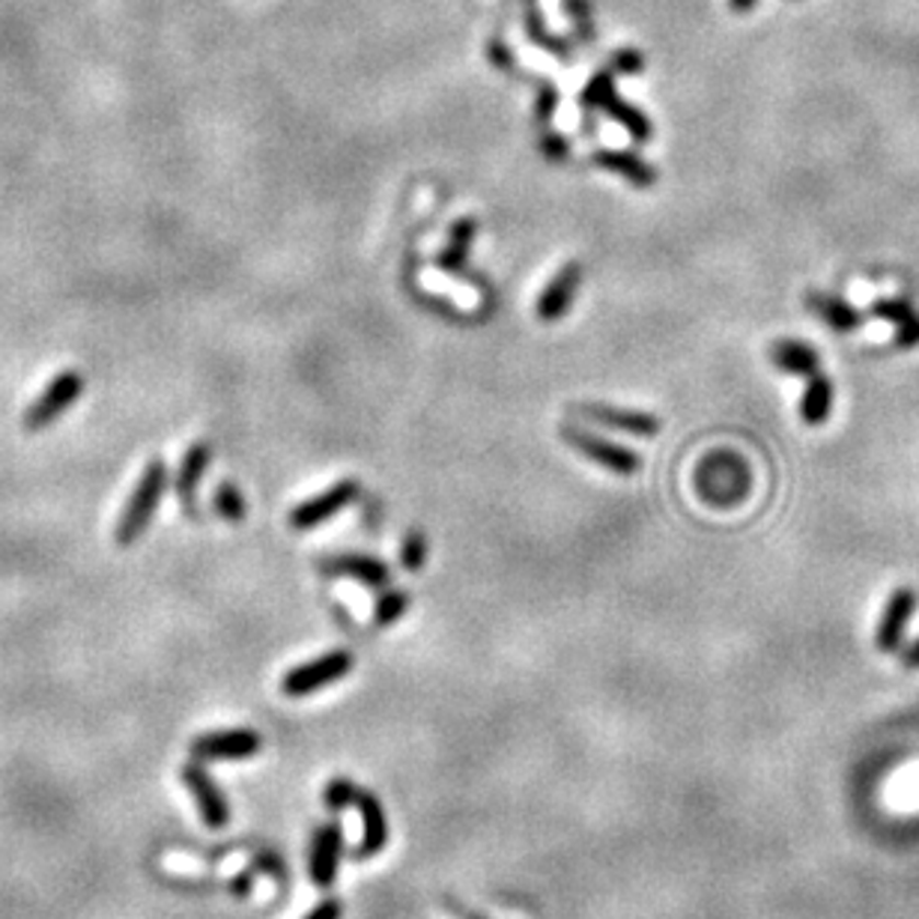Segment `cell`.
<instances>
[{"instance_id": "obj_1", "label": "cell", "mask_w": 919, "mask_h": 919, "mask_svg": "<svg viewBox=\"0 0 919 919\" xmlns=\"http://www.w3.org/2000/svg\"><path fill=\"white\" fill-rule=\"evenodd\" d=\"M696 490L711 508H735L753 490L749 463L737 451H714L696 466Z\"/></svg>"}, {"instance_id": "obj_2", "label": "cell", "mask_w": 919, "mask_h": 919, "mask_svg": "<svg viewBox=\"0 0 919 919\" xmlns=\"http://www.w3.org/2000/svg\"><path fill=\"white\" fill-rule=\"evenodd\" d=\"M164 487H168V466L162 460H150V463L143 466L141 478H138V484L131 490L129 502H126V508H123L117 519L114 541L119 547H131L147 531V526L156 517V510H159Z\"/></svg>"}, {"instance_id": "obj_3", "label": "cell", "mask_w": 919, "mask_h": 919, "mask_svg": "<svg viewBox=\"0 0 919 919\" xmlns=\"http://www.w3.org/2000/svg\"><path fill=\"white\" fill-rule=\"evenodd\" d=\"M353 663L356 660H353V654H349V651H344V648L329 651V654H323V657L308 660V663H302V666H296V669L287 671L282 681V692L284 696H290V699H305V696H311V692L323 690V687H329V683L346 678V675L353 671Z\"/></svg>"}, {"instance_id": "obj_4", "label": "cell", "mask_w": 919, "mask_h": 919, "mask_svg": "<svg viewBox=\"0 0 919 919\" xmlns=\"http://www.w3.org/2000/svg\"><path fill=\"white\" fill-rule=\"evenodd\" d=\"M81 394H84V377H81V374H76V370L57 374V377L45 386L43 394H39V398L27 406V412H24V430L36 433L51 427L72 403L81 401Z\"/></svg>"}, {"instance_id": "obj_5", "label": "cell", "mask_w": 919, "mask_h": 919, "mask_svg": "<svg viewBox=\"0 0 919 919\" xmlns=\"http://www.w3.org/2000/svg\"><path fill=\"white\" fill-rule=\"evenodd\" d=\"M263 737L254 728H225L209 732L192 740V756L197 761H239V758L257 756Z\"/></svg>"}, {"instance_id": "obj_6", "label": "cell", "mask_w": 919, "mask_h": 919, "mask_svg": "<svg viewBox=\"0 0 919 919\" xmlns=\"http://www.w3.org/2000/svg\"><path fill=\"white\" fill-rule=\"evenodd\" d=\"M180 777H183L185 789L192 791V797H195L197 809H200V818H204L206 827H209V830H225V827L230 824V806H228V797H225V791L218 789L216 779L209 777V773H206L197 761L183 765Z\"/></svg>"}, {"instance_id": "obj_7", "label": "cell", "mask_w": 919, "mask_h": 919, "mask_svg": "<svg viewBox=\"0 0 919 919\" xmlns=\"http://www.w3.org/2000/svg\"><path fill=\"white\" fill-rule=\"evenodd\" d=\"M358 493H361V487H358L356 478H344V481H337L335 487H329L325 493H320V496L308 498V502H302L299 508L292 510L290 526L296 531L317 529L320 522H325V519H332L335 514L349 508L358 498Z\"/></svg>"}, {"instance_id": "obj_8", "label": "cell", "mask_w": 919, "mask_h": 919, "mask_svg": "<svg viewBox=\"0 0 919 919\" xmlns=\"http://www.w3.org/2000/svg\"><path fill=\"white\" fill-rule=\"evenodd\" d=\"M562 436L564 443L574 445L576 451H583L591 463L604 466V469L616 472V475H633V472H639V466H642L639 455H633V451H628V448H621V445L616 443H606V439H600L595 433H585L579 430V427L564 424Z\"/></svg>"}, {"instance_id": "obj_9", "label": "cell", "mask_w": 919, "mask_h": 919, "mask_svg": "<svg viewBox=\"0 0 919 919\" xmlns=\"http://www.w3.org/2000/svg\"><path fill=\"white\" fill-rule=\"evenodd\" d=\"M914 612H917V591L896 588V591L889 595L887 606H884V616H881V624H877L875 633V645L881 654H896V651H901V636H905V628H908Z\"/></svg>"}, {"instance_id": "obj_10", "label": "cell", "mask_w": 919, "mask_h": 919, "mask_svg": "<svg viewBox=\"0 0 919 919\" xmlns=\"http://www.w3.org/2000/svg\"><path fill=\"white\" fill-rule=\"evenodd\" d=\"M341 854H344V830H341V824H323L314 834V848H311V881L320 889L335 887Z\"/></svg>"}, {"instance_id": "obj_11", "label": "cell", "mask_w": 919, "mask_h": 919, "mask_svg": "<svg viewBox=\"0 0 919 919\" xmlns=\"http://www.w3.org/2000/svg\"><path fill=\"white\" fill-rule=\"evenodd\" d=\"M356 809L361 815V842L356 848V857L358 860H370L389 845V818H386V809H382L377 794L368 789H358Z\"/></svg>"}, {"instance_id": "obj_12", "label": "cell", "mask_w": 919, "mask_h": 919, "mask_svg": "<svg viewBox=\"0 0 919 919\" xmlns=\"http://www.w3.org/2000/svg\"><path fill=\"white\" fill-rule=\"evenodd\" d=\"M320 571L332 579H356V583H365L370 588H382L389 585L391 571L389 564H382L379 559H370L365 552H344V555H332V559H323L320 562Z\"/></svg>"}, {"instance_id": "obj_13", "label": "cell", "mask_w": 919, "mask_h": 919, "mask_svg": "<svg viewBox=\"0 0 919 919\" xmlns=\"http://www.w3.org/2000/svg\"><path fill=\"white\" fill-rule=\"evenodd\" d=\"M583 263H567V266L547 284V290H543L541 299H538V317H541L543 323H555V320H562V317L567 314V308H571V302L576 299V290H579V284H583Z\"/></svg>"}, {"instance_id": "obj_14", "label": "cell", "mask_w": 919, "mask_h": 919, "mask_svg": "<svg viewBox=\"0 0 919 919\" xmlns=\"http://www.w3.org/2000/svg\"><path fill=\"white\" fill-rule=\"evenodd\" d=\"M579 415L604 424V427H612V430L630 433V436H654V433L660 430V418L657 415L639 410H621V406H606V403H583Z\"/></svg>"}, {"instance_id": "obj_15", "label": "cell", "mask_w": 919, "mask_h": 919, "mask_svg": "<svg viewBox=\"0 0 919 919\" xmlns=\"http://www.w3.org/2000/svg\"><path fill=\"white\" fill-rule=\"evenodd\" d=\"M209 460H212V448L206 443H195L185 451L183 463L176 469L173 487H176V496H180V502H183V508L188 510V514H195V496L197 490H200L206 469H209Z\"/></svg>"}, {"instance_id": "obj_16", "label": "cell", "mask_w": 919, "mask_h": 919, "mask_svg": "<svg viewBox=\"0 0 919 919\" xmlns=\"http://www.w3.org/2000/svg\"><path fill=\"white\" fill-rule=\"evenodd\" d=\"M815 317H822L824 323L830 325L834 332H854L857 325L863 323V314L857 311L854 305H848L839 296H827V292H809L806 296Z\"/></svg>"}, {"instance_id": "obj_17", "label": "cell", "mask_w": 919, "mask_h": 919, "mask_svg": "<svg viewBox=\"0 0 919 919\" xmlns=\"http://www.w3.org/2000/svg\"><path fill=\"white\" fill-rule=\"evenodd\" d=\"M770 361L779 370L794 374V377H812V374H818V365H822L818 353L809 344H801V341H777L770 346Z\"/></svg>"}, {"instance_id": "obj_18", "label": "cell", "mask_w": 919, "mask_h": 919, "mask_svg": "<svg viewBox=\"0 0 919 919\" xmlns=\"http://www.w3.org/2000/svg\"><path fill=\"white\" fill-rule=\"evenodd\" d=\"M595 162L604 171H612L618 176H624L633 185H654L657 183V171L654 164L642 162L636 152H621V150H600L595 152Z\"/></svg>"}, {"instance_id": "obj_19", "label": "cell", "mask_w": 919, "mask_h": 919, "mask_svg": "<svg viewBox=\"0 0 919 919\" xmlns=\"http://www.w3.org/2000/svg\"><path fill=\"white\" fill-rule=\"evenodd\" d=\"M597 108H604L606 114L612 119H618L624 129L636 138V141H648L651 135H654V126L648 123V117L642 114L639 108H633V105H628L624 99L618 96L616 93V84H609L604 90V96H600V102H597Z\"/></svg>"}, {"instance_id": "obj_20", "label": "cell", "mask_w": 919, "mask_h": 919, "mask_svg": "<svg viewBox=\"0 0 919 919\" xmlns=\"http://www.w3.org/2000/svg\"><path fill=\"white\" fill-rule=\"evenodd\" d=\"M830 410H834V382L824 374H812L801 401L803 422L809 424V427H818V424L830 418Z\"/></svg>"}, {"instance_id": "obj_21", "label": "cell", "mask_w": 919, "mask_h": 919, "mask_svg": "<svg viewBox=\"0 0 919 919\" xmlns=\"http://www.w3.org/2000/svg\"><path fill=\"white\" fill-rule=\"evenodd\" d=\"M478 221L475 218H460L455 228H451V237H448V245L439 254V266L445 272H460L466 266V257H469V249H472V239H475Z\"/></svg>"}, {"instance_id": "obj_22", "label": "cell", "mask_w": 919, "mask_h": 919, "mask_svg": "<svg viewBox=\"0 0 919 919\" xmlns=\"http://www.w3.org/2000/svg\"><path fill=\"white\" fill-rule=\"evenodd\" d=\"M522 19H526V33L535 45H541L543 51H550L555 57H567V43H562L559 36H552L547 31V22H543L541 10H538V0H522Z\"/></svg>"}, {"instance_id": "obj_23", "label": "cell", "mask_w": 919, "mask_h": 919, "mask_svg": "<svg viewBox=\"0 0 919 919\" xmlns=\"http://www.w3.org/2000/svg\"><path fill=\"white\" fill-rule=\"evenodd\" d=\"M212 508H216V514L221 519L239 522V519L245 517V498H242L237 484L221 481V484L216 487V493H212Z\"/></svg>"}, {"instance_id": "obj_24", "label": "cell", "mask_w": 919, "mask_h": 919, "mask_svg": "<svg viewBox=\"0 0 919 919\" xmlns=\"http://www.w3.org/2000/svg\"><path fill=\"white\" fill-rule=\"evenodd\" d=\"M406 609H410V595H406V591H386V595L377 600L374 618H377L379 628H391Z\"/></svg>"}, {"instance_id": "obj_25", "label": "cell", "mask_w": 919, "mask_h": 919, "mask_svg": "<svg viewBox=\"0 0 919 919\" xmlns=\"http://www.w3.org/2000/svg\"><path fill=\"white\" fill-rule=\"evenodd\" d=\"M356 794H358V789L353 785V782H349V779L337 777V779H332V782H329V789H325L323 801L332 812H344L346 806H353V803H356Z\"/></svg>"}, {"instance_id": "obj_26", "label": "cell", "mask_w": 919, "mask_h": 919, "mask_svg": "<svg viewBox=\"0 0 919 919\" xmlns=\"http://www.w3.org/2000/svg\"><path fill=\"white\" fill-rule=\"evenodd\" d=\"M424 559H427V538H424V531L412 529L410 535L403 538L401 564L406 571H418L424 564Z\"/></svg>"}, {"instance_id": "obj_27", "label": "cell", "mask_w": 919, "mask_h": 919, "mask_svg": "<svg viewBox=\"0 0 919 919\" xmlns=\"http://www.w3.org/2000/svg\"><path fill=\"white\" fill-rule=\"evenodd\" d=\"M872 314L877 317V320H887V323H908V320H914L917 317V311H914V305L901 302V299H884V302H877L875 308H872Z\"/></svg>"}, {"instance_id": "obj_28", "label": "cell", "mask_w": 919, "mask_h": 919, "mask_svg": "<svg viewBox=\"0 0 919 919\" xmlns=\"http://www.w3.org/2000/svg\"><path fill=\"white\" fill-rule=\"evenodd\" d=\"M642 69H645V57L633 48H624L612 57V72H618V76H639Z\"/></svg>"}, {"instance_id": "obj_29", "label": "cell", "mask_w": 919, "mask_h": 919, "mask_svg": "<svg viewBox=\"0 0 919 919\" xmlns=\"http://www.w3.org/2000/svg\"><path fill=\"white\" fill-rule=\"evenodd\" d=\"M555 108H559V93H555V87L543 84L541 93H538V108H535V114H538V119H550V114Z\"/></svg>"}, {"instance_id": "obj_30", "label": "cell", "mask_w": 919, "mask_h": 919, "mask_svg": "<svg viewBox=\"0 0 919 919\" xmlns=\"http://www.w3.org/2000/svg\"><path fill=\"white\" fill-rule=\"evenodd\" d=\"M896 346H901V349H910V346H919V314L914 317V320H908V323L898 325Z\"/></svg>"}, {"instance_id": "obj_31", "label": "cell", "mask_w": 919, "mask_h": 919, "mask_svg": "<svg viewBox=\"0 0 919 919\" xmlns=\"http://www.w3.org/2000/svg\"><path fill=\"white\" fill-rule=\"evenodd\" d=\"M344 917V901H337V898H325V901H320L311 914L305 919H341Z\"/></svg>"}, {"instance_id": "obj_32", "label": "cell", "mask_w": 919, "mask_h": 919, "mask_svg": "<svg viewBox=\"0 0 919 919\" xmlns=\"http://www.w3.org/2000/svg\"><path fill=\"white\" fill-rule=\"evenodd\" d=\"M543 152L550 156V159H564L567 156V141H564L562 135H543Z\"/></svg>"}, {"instance_id": "obj_33", "label": "cell", "mask_w": 919, "mask_h": 919, "mask_svg": "<svg viewBox=\"0 0 919 919\" xmlns=\"http://www.w3.org/2000/svg\"><path fill=\"white\" fill-rule=\"evenodd\" d=\"M490 60L498 66V69H508V66H514V55H510V48H505V45L498 43V39H493L490 43Z\"/></svg>"}, {"instance_id": "obj_34", "label": "cell", "mask_w": 919, "mask_h": 919, "mask_svg": "<svg viewBox=\"0 0 919 919\" xmlns=\"http://www.w3.org/2000/svg\"><path fill=\"white\" fill-rule=\"evenodd\" d=\"M901 666H905V669H919V639L914 645H908V648L901 651Z\"/></svg>"}, {"instance_id": "obj_35", "label": "cell", "mask_w": 919, "mask_h": 919, "mask_svg": "<svg viewBox=\"0 0 919 919\" xmlns=\"http://www.w3.org/2000/svg\"><path fill=\"white\" fill-rule=\"evenodd\" d=\"M728 3H732V10L735 12H749L756 7V0H728Z\"/></svg>"}, {"instance_id": "obj_36", "label": "cell", "mask_w": 919, "mask_h": 919, "mask_svg": "<svg viewBox=\"0 0 919 919\" xmlns=\"http://www.w3.org/2000/svg\"><path fill=\"white\" fill-rule=\"evenodd\" d=\"M457 914H463V919H481V917H475V914H469V910H457Z\"/></svg>"}]
</instances>
